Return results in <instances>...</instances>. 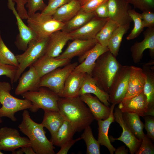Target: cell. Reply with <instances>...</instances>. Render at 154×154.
<instances>
[{"instance_id": "cell-1", "label": "cell", "mask_w": 154, "mask_h": 154, "mask_svg": "<svg viewBox=\"0 0 154 154\" xmlns=\"http://www.w3.org/2000/svg\"><path fill=\"white\" fill-rule=\"evenodd\" d=\"M59 112L70 122L76 131H80L90 125L95 119L89 108L79 96L60 97L58 101Z\"/></svg>"}, {"instance_id": "cell-2", "label": "cell", "mask_w": 154, "mask_h": 154, "mask_svg": "<svg viewBox=\"0 0 154 154\" xmlns=\"http://www.w3.org/2000/svg\"><path fill=\"white\" fill-rule=\"evenodd\" d=\"M20 131L29 139L36 154H54L55 147L46 137L41 123H37L30 117L27 110L22 114V119L19 125Z\"/></svg>"}, {"instance_id": "cell-3", "label": "cell", "mask_w": 154, "mask_h": 154, "mask_svg": "<svg viewBox=\"0 0 154 154\" xmlns=\"http://www.w3.org/2000/svg\"><path fill=\"white\" fill-rule=\"evenodd\" d=\"M120 65L116 57L109 50L100 55L96 60L91 76L97 86L108 94Z\"/></svg>"}, {"instance_id": "cell-4", "label": "cell", "mask_w": 154, "mask_h": 154, "mask_svg": "<svg viewBox=\"0 0 154 154\" xmlns=\"http://www.w3.org/2000/svg\"><path fill=\"white\" fill-rule=\"evenodd\" d=\"M12 86L9 83L0 81V117H6L13 121L17 120L15 114L19 111L29 109L32 102L25 99H20L12 95L10 93Z\"/></svg>"}, {"instance_id": "cell-5", "label": "cell", "mask_w": 154, "mask_h": 154, "mask_svg": "<svg viewBox=\"0 0 154 154\" xmlns=\"http://www.w3.org/2000/svg\"><path fill=\"white\" fill-rule=\"evenodd\" d=\"M48 40L49 37L40 40H33L29 43L24 53L16 55L19 65L14 82L17 81L26 68L45 54Z\"/></svg>"}, {"instance_id": "cell-6", "label": "cell", "mask_w": 154, "mask_h": 154, "mask_svg": "<svg viewBox=\"0 0 154 154\" xmlns=\"http://www.w3.org/2000/svg\"><path fill=\"white\" fill-rule=\"evenodd\" d=\"M32 103L29 109L32 112H35L40 108L44 111L59 112L58 101L60 97L48 88L40 87L35 91L27 92L21 95Z\"/></svg>"}, {"instance_id": "cell-7", "label": "cell", "mask_w": 154, "mask_h": 154, "mask_svg": "<svg viewBox=\"0 0 154 154\" xmlns=\"http://www.w3.org/2000/svg\"><path fill=\"white\" fill-rule=\"evenodd\" d=\"M27 20L28 26L34 33L37 40L48 37L54 32L61 30L65 24L54 19L52 16L39 13L29 16Z\"/></svg>"}, {"instance_id": "cell-8", "label": "cell", "mask_w": 154, "mask_h": 154, "mask_svg": "<svg viewBox=\"0 0 154 154\" xmlns=\"http://www.w3.org/2000/svg\"><path fill=\"white\" fill-rule=\"evenodd\" d=\"M78 65L77 62L70 63L46 74L40 78V87L48 88L61 97L66 79Z\"/></svg>"}, {"instance_id": "cell-9", "label": "cell", "mask_w": 154, "mask_h": 154, "mask_svg": "<svg viewBox=\"0 0 154 154\" xmlns=\"http://www.w3.org/2000/svg\"><path fill=\"white\" fill-rule=\"evenodd\" d=\"M130 66L121 64L112 83L109 92V102L115 105L124 98L128 85Z\"/></svg>"}, {"instance_id": "cell-10", "label": "cell", "mask_w": 154, "mask_h": 154, "mask_svg": "<svg viewBox=\"0 0 154 154\" xmlns=\"http://www.w3.org/2000/svg\"><path fill=\"white\" fill-rule=\"evenodd\" d=\"M31 146L29 139L21 136L18 130L7 127L0 128V149L13 151L22 147Z\"/></svg>"}, {"instance_id": "cell-11", "label": "cell", "mask_w": 154, "mask_h": 154, "mask_svg": "<svg viewBox=\"0 0 154 154\" xmlns=\"http://www.w3.org/2000/svg\"><path fill=\"white\" fill-rule=\"evenodd\" d=\"M122 114L123 112L118 107L115 108L114 112H113L115 121L122 127V132L119 137L115 138L111 136L109 139L112 142L116 140L122 141L129 148L130 154H134L139 149L142 140L137 139L132 133L124 121L122 117Z\"/></svg>"}, {"instance_id": "cell-12", "label": "cell", "mask_w": 154, "mask_h": 154, "mask_svg": "<svg viewBox=\"0 0 154 154\" xmlns=\"http://www.w3.org/2000/svg\"><path fill=\"white\" fill-rule=\"evenodd\" d=\"M109 50L108 47L97 42L92 48L79 57L78 60L80 64L73 71L91 75L96 60L100 55Z\"/></svg>"}, {"instance_id": "cell-13", "label": "cell", "mask_w": 154, "mask_h": 154, "mask_svg": "<svg viewBox=\"0 0 154 154\" xmlns=\"http://www.w3.org/2000/svg\"><path fill=\"white\" fill-rule=\"evenodd\" d=\"M108 18L119 26L130 24L132 21L129 16L131 9L126 0H108Z\"/></svg>"}, {"instance_id": "cell-14", "label": "cell", "mask_w": 154, "mask_h": 154, "mask_svg": "<svg viewBox=\"0 0 154 154\" xmlns=\"http://www.w3.org/2000/svg\"><path fill=\"white\" fill-rule=\"evenodd\" d=\"M143 36L142 41L136 42L130 49L132 60L135 64L140 62L144 51L147 49L149 50L151 57L154 59V27L148 28L144 32Z\"/></svg>"}, {"instance_id": "cell-15", "label": "cell", "mask_w": 154, "mask_h": 154, "mask_svg": "<svg viewBox=\"0 0 154 154\" xmlns=\"http://www.w3.org/2000/svg\"><path fill=\"white\" fill-rule=\"evenodd\" d=\"M108 18L94 17L81 27L69 33L71 40L95 38L97 34L105 24Z\"/></svg>"}, {"instance_id": "cell-16", "label": "cell", "mask_w": 154, "mask_h": 154, "mask_svg": "<svg viewBox=\"0 0 154 154\" xmlns=\"http://www.w3.org/2000/svg\"><path fill=\"white\" fill-rule=\"evenodd\" d=\"M154 60L144 64L141 68L145 79L143 92L146 95L149 115L154 116Z\"/></svg>"}, {"instance_id": "cell-17", "label": "cell", "mask_w": 154, "mask_h": 154, "mask_svg": "<svg viewBox=\"0 0 154 154\" xmlns=\"http://www.w3.org/2000/svg\"><path fill=\"white\" fill-rule=\"evenodd\" d=\"M118 104L122 112L134 113L142 117L148 115L147 98L143 91L132 98L124 99Z\"/></svg>"}, {"instance_id": "cell-18", "label": "cell", "mask_w": 154, "mask_h": 154, "mask_svg": "<svg viewBox=\"0 0 154 154\" xmlns=\"http://www.w3.org/2000/svg\"><path fill=\"white\" fill-rule=\"evenodd\" d=\"M15 4L8 6L13 11L17 20L19 34L17 36L15 44L18 49L25 51L30 42L36 39L35 34L32 30L24 23L14 7Z\"/></svg>"}, {"instance_id": "cell-19", "label": "cell", "mask_w": 154, "mask_h": 154, "mask_svg": "<svg viewBox=\"0 0 154 154\" xmlns=\"http://www.w3.org/2000/svg\"><path fill=\"white\" fill-rule=\"evenodd\" d=\"M40 78L37 71L32 65L29 69L24 73L19 78V83L15 90L17 95H21L28 91H35L40 87Z\"/></svg>"}, {"instance_id": "cell-20", "label": "cell", "mask_w": 154, "mask_h": 154, "mask_svg": "<svg viewBox=\"0 0 154 154\" xmlns=\"http://www.w3.org/2000/svg\"><path fill=\"white\" fill-rule=\"evenodd\" d=\"M72 40L65 50L56 58L70 60L76 56H80L93 47L98 42L95 38L89 39H75Z\"/></svg>"}, {"instance_id": "cell-21", "label": "cell", "mask_w": 154, "mask_h": 154, "mask_svg": "<svg viewBox=\"0 0 154 154\" xmlns=\"http://www.w3.org/2000/svg\"><path fill=\"white\" fill-rule=\"evenodd\" d=\"M70 60L66 58H58L44 54L32 65L41 78L56 69L70 63Z\"/></svg>"}, {"instance_id": "cell-22", "label": "cell", "mask_w": 154, "mask_h": 154, "mask_svg": "<svg viewBox=\"0 0 154 154\" xmlns=\"http://www.w3.org/2000/svg\"><path fill=\"white\" fill-rule=\"evenodd\" d=\"M71 40L69 33L62 30L54 32L49 37L45 54L54 58L58 56L67 42Z\"/></svg>"}, {"instance_id": "cell-23", "label": "cell", "mask_w": 154, "mask_h": 154, "mask_svg": "<svg viewBox=\"0 0 154 154\" xmlns=\"http://www.w3.org/2000/svg\"><path fill=\"white\" fill-rule=\"evenodd\" d=\"M81 99L88 106L94 119L104 120L110 116V108L104 105L96 96L86 94L79 96Z\"/></svg>"}, {"instance_id": "cell-24", "label": "cell", "mask_w": 154, "mask_h": 154, "mask_svg": "<svg viewBox=\"0 0 154 154\" xmlns=\"http://www.w3.org/2000/svg\"><path fill=\"white\" fill-rule=\"evenodd\" d=\"M145 79L142 68L130 66L129 77L127 92L124 99L130 98L143 91Z\"/></svg>"}, {"instance_id": "cell-25", "label": "cell", "mask_w": 154, "mask_h": 154, "mask_svg": "<svg viewBox=\"0 0 154 154\" xmlns=\"http://www.w3.org/2000/svg\"><path fill=\"white\" fill-rule=\"evenodd\" d=\"M116 105L112 104L110 108L111 111L109 117L104 120H97L98 126V141L100 144L106 147L111 154H114L116 148L111 143L108 136V132L111 124L115 121L113 111Z\"/></svg>"}, {"instance_id": "cell-26", "label": "cell", "mask_w": 154, "mask_h": 154, "mask_svg": "<svg viewBox=\"0 0 154 154\" xmlns=\"http://www.w3.org/2000/svg\"><path fill=\"white\" fill-rule=\"evenodd\" d=\"M86 73L72 71L65 81L61 97H73L78 96L83 83Z\"/></svg>"}, {"instance_id": "cell-27", "label": "cell", "mask_w": 154, "mask_h": 154, "mask_svg": "<svg viewBox=\"0 0 154 154\" xmlns=\"http://www.w3.org/2000/svg\"><path fill=\"white\" fill-rule=\"evenodd\" d=\"M87 93L94 94L104 105L109 107L110 106L109 102V94L100 89L96 85L95 81L92 76L86 73L84 79L79 92L78 96Z\"/></svg>"}, {"instance_id": "cell-28", "label": "cell", "mask_w": 154, "mask_h": 154, "mask_svg": "<svg viewBox=\"0 0 154 154\" xmlns=\"http://www.w3.org/2000/svg\"><path fill=\"white\" fill-rule=\"evenodd\" d=\"M78 0H72L57 9L52 16L55 20L65 23L74 17L81 9Z\"/></svg>"}, {"instance_id": "cell-29", "label": "cell", "mask_w": 154, "mask_h": 154, "mask_svg": "<svg viewBox=\"0 0 154 154\" xmlns=\"http://www.w3.org/2000/svg\"><path fill=\"white\" fill-rule=\"evenodd\" d=\"M96 16L94 11L88 13L80 9L74 17L64 23L61 30L70 33L81 27Z\"/></svg>"}, {"instance_id": "cell-30", "label": "cell", "mask_w": 154, "mask_h": 154, "mask_svg": "<svg viewBox=\"0 0 154 154\" xmlns=\"http://www.w3.org/2000/svg\"><path fill=\"white\" fill-rule=\"evenodd\" d=\"M43 118L41 124L50 132L51 137L56 132L62 124L65 119L59 112L44 110Z\"/></svg>"}, {"instance_id": "cell-31", "label": "cell", "mask_w": 154, "mask_h": 154, "mask_svg": "<svg viewBox=\"0 0 154 154\" xmlns=\"http://www.w3.org/2000/svg\"><path fill=\"white\" fill-rule=\"evenodd\" d=\"M76 131L70 122L65 120L55 133L51 137L50 141L54 145L61 147L65 142L72 139Z\"/></svg>"}, {"instance_id": "cell-32", "label": "cell", "mask_w": 154, "mask_h": 154, "mask_svg": "<svg viewBox=\"0 0 154 154\" xmlns=\"http://www.w3.org/2000/svg\"><path fill=\"white\" fill-rule=\"evenodd\" d=\"M123 119L134 135L142 140L145 134L143 131L144 124L141 120L140 116L135 113L123 112Z\"/></svg>"}, {"instance_id": "cell-33", "label": "cell", "mask_w": 154, "mask_h": 154, "mask_svg": "<svg viewBox=\"0 0 154 154\" xmlns=\"http://www.w3.org/2000/svg\"><path fill=\"white\" fill-rule=\"evenodd\" d=\"M130 24L119 26L114 32L109 42L108 47L111 53L116 57L124 35L130 27Z\"/></svg>"}, {"instance_id": "cell-34", "label": "cell", "mask_w": 154, "mask_h": 154, "mask_svg": "<svg viewBox=\"0 0 154 154\" xmlns=\"http://www.w3.org/2000/svg\"><path fill=\"white\" fill-rule=\"evenodd\" d=\"M119 26L117 23L108 18L96 37L98 42L103 46L107 47L114 32Z\"/></svg>"}, {"instance_id": "cell-35", "label": "cell", "mask_w": 154, "mask_h": 154, "mask_svg": "<svg viewBox=\"0 0 154 154\" xmlns=\"http://www.w3.org/2000/svg\"><path fill=\"white\" fill-rule=\"evenodd\" d=\"M84 129L81 137L86 145V154H100V144L94 137L90 126H87Z\"/></svg>"}, {"instance_id": "cell-36", "label": "cell", "mask_w": 154, "mask_h": 154, "mask_svg": "<svg viewBox=\"0 0 154 154\" xmlns=\"http://www.w3.org/2000/svg\"><path fill=\"white\" fill-rule=\"evenodd\" d=\"M0 62L6 65L18 67L19 63L16 55L8 48L2 38L0 31Z\"/></svg>"}, {"instance_id": "cell-37", "label": "cell", "mask_w": 154, "mask_h": 154, "mask_svg": "<svg viewBox=\"0 0 154 154\" xmlns=\"http://www.w3.org/2000/svg\"><path fill=\"white\" fill-rule=\"evenodd\" d=\"M128 13L129 16L134 23L133 28L126 37L127 40H130L138 37L143 30L144 27L141 13L131 9L129 10Z\"/></svg>"}, {"instance_id": "cell-38", "label": "cell", "mask_w": 154, "mask_h": 154, "mask_svg": "<svg viewBox=\"0 0 154 154\" xmlns=\"http://www.w3.org/2000/svg\"><path fill=\"white\" fill-rule=\"evenodd\" d=\"M48 4L41 11L42 14L52 16L56 10L72 0H48Z\"/></svg>"}, {"instance_id": "cell-39", "label": "cell", "mask_w": 154, "mask_h": 154, "mask_svg": "<svg viewBox=\"0 0 154 154\" xmlns=\"http://www.w3.org/2000/svg\"><path fill=\"white\" fill-rule=\"evenodd\" d=\"M152 140L146 134L142 139L141 145L135 154H153L154 153V145Z\"/></svg>"}, {"instance_id": "cell-40", "label": "cell", "mask_w": 154, "mask_h": 154, "mask_svg": "<svg viewBox=\"0 0 154 154\" xmlns=\"http://www.w3.org/2000/svg\"><path fill=\"white\" fill-rule=\"evenodd\" d=\"M133 5L134 8L142 12L150 11H154V0H126Z\"/></svg>"}, {"instance_id": "cell-41", "label": "cell", "mask_w": 154, "mask_h": 154, "mask_svg": "<svg viewBox=\"0 0 154 154\" xmlns=\"http://www.w3.org/2000/svg\"><path fill=\"white\" fill-rule=\"evenodd\" d=\"M26 6L28 9L27 12L29 16H30L38 11H43L46 5L43 0H24Z\"/></svg>"}, {"instance_id": "cell-42", "label": "cell", "mask_w": 154, "mask_h": 154, "mask_svg": "<svg viewBox=\"0 0 154 154\" xmlns=\"http://www.w3.org/2000/svg\"><path fill=\"white\" fill-rule=\"evenodd\" d=\"M17 68L2 63L0 62V76L4 75L9 78L12 86L16 73Z\"/></svg>"}, {"instance_id": "cell-43", "label": "cell", "mask_w": 154, "mask_h": 154, "mask_svg": "<svg viewBox=\"0 0 154 154\" xmlns=\"http://www.w3.org/2000/svg\"><path fill=\"white\" fill-rule=\"evenodd\" d=\"M145 120L144 127L147 131V135L152 141L154 140V116L147 115L143 116Z\"/></svg>"}, {"instance_id": "cell-44", "label": "cell", "mask_w": 154, "mask_h": 154, "mask_svg": "<svg viewBox=\"0 0 154 154\" xmlns=\"http://www.w3.org/2000/svg\"><path fill=\"white\" fill-rule=\"evenodd\" d=\"M108 0H88L81 6V9L86 12H92L100 5Z\"/></svg>"}, {"instance_id": "cell-45", "label": "cell", "mask_w": 154, "mask_h": 154, "mask_svg": "<svg viewBox=\"0 0 154 154\" xmlns=\"http://www.w3.org/2000/svg\"><path fill=\"white\" fill-rule=\"evenodd\" d=\"M141 17L144 28H150L154 27V12L147 11L142 12Z\"/></svg>"}, {"instance_id": "cell-46", "label": "cell", "mask_w": 154, "mask_h": 154, "mask_svg": "<svg viewBox=\"0 0 154 154\" xmlns=\"http://www.w3.org/2000/svg\"><path fill=\"white\" fill-rule=\"evenodd\" d=\"M96 16L101 18L109 17V11L107 1L99 6L94 11Z\"/></svg>"}, {"instance_id": "cell-47", "label": "cell", "mask_w": 154, "mask_h": 154, "mask_svg": "<svg viewBox=\"0 0 154 154\" xmlns=\"http://www.w3.org/2000/svg\"><path fill=\"white\" fill-rule=\"evenodd\" d=\"M17 4V10L20 16L23 19H27L29 17L28 13L25 10L24 5L26 3L24 0H13Z\"/></svg>"}, {"instance_id": "cell-48", "label": "cell", "mask_w": 154, "mask_h": 154, "mask_svg": "<svg viewBox=\"0 0 154 154\" xmlns=\"http://www.w3.org/2000/svg\"><path fill=\"white\" fill-rule=\"evenodd\" d=\"M82 139L81 137H79L76 139H72L64 143L60 147L59 151L57 154H67L70 147L77 141Z\"/></svg>"}, {"instance_id": "cell-49", "label": "cell", "mask_w": 154, "mask_h": 154, "mask_svg": "<svg viewBox=\"0 0 154 154\" xmlns=\"http://www.w3.org/2000/svg\"><path fill=\"white\" fill-rule=\"evenodd\" d=\"M20 149L23 154L25 153L26 154H36L31 146L22 147Z\"/></svg>"}, {"instance_id": "cell-50", "label": "cell", "mask_w": 154, "mask_h": 154, "mask_svg": "<svg viewBox=\"0 0 154 154\" xmlns=\"http://www.w3.org/2000/svg\"><path fill=\"white\" fill-rule=\"evenodd\" d=\"M114 152L116 154H127L128 150L125 145H122L116 149Z\"/></svg>"}, {"instance_id": "cell-51", "label": "cell", "mask_w": 154, "mask_h": 154, "mask_svg": "<svg viewBox=\"0 0 154 154\" xmlns=\"http://www.w3.org/2000/svg\"><path fill=\"white\" fill-rule=\"evenodd\" d=\"M82 6L88 0H78Z\"/></svg>"}, {"instance_id": "cell-52", "label": "cell", "mask_w": 154, "mask_h": 154, "mask_svg": "<svg viewBox=\"0 0 154 154\" xmlns=\"http://www.w3.org/2000/svg\"><path fill=\"white\" fill-rule=\"evenodd\" d=\"M1 105V104L0 103V105ZM3 122V120L2 119L1 117H0V124L1 123Z\"/></svg>"}, {"instance_id": "cell-53", "label": "cell", "mask_w": 154, "mask_h": 154, "mask_svg": "<svg viewBox=\"0 0 154 154\" xmlns=\"http://www.w3.org/2000/svg\"><path fill=\"white\" fill-rule=\"evenodd\" d=\"M4 154L1 151V150L0 149V154Z\"/></svg>"}, {"instance_id": "cell-54", "label": "cell", "mask_w": 154, "mask_h": 154, "mask_svg": "<svg viewBox=\"0 0 154 154\" xmlns=\"http://www.w3.org/2000/svg\"><path fill=\"white\" fill-rule=\"evenodd\" d=\"M13 0H8V1H12Z\"/></svg>"}]
</instances>
